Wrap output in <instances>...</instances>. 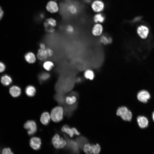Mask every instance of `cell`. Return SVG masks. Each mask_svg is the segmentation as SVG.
I'll return each mask as SVG.
<instances>
[{"instance_id": "1", "label": "cell", "mask_w": 154, "mask_h": 154, "mask_svg": "<svg viewBox=\"0 0 154 154\" xmlns=\"http://www.w3.org/2000/svg\"><path fill=\"white\" fill-rule=\"evenodd\" d=\"M116 115L119 116L123 120L130 121L132 117V114L127 107L121 106L118 107L116 112Z\"/></svg>"}, {"instance_id": "2", "label": "cell", "mask_w": 154, "mask_h": 154, "mask_svg": "<svg viewBox=\"0 0 154 154\" xmlns=\"http://www.w3.org/2000/svg\"><path fill=\"white\" fill-rule=\"evenodd\" d=\"M64 113V110L62 107H55L51 111L50 117L53 121L59 122L62 120Z\"/></svg>"}, {"instance_id": "3", "label": "cell", "mask_w": 154, "mask_h": 154, "mask_svg": "<svg viewBox=\"0 0 154 154\" xmlns=\"http://www.w3.org/2000/svg\"><path fill=\"white\" fill-rule=\"evenodd\" d=\"M52 143L54 147L57 149L62 148L67 144L66 140L58 133L55 134L52 137Z\"/></svg>"}, {"instance_id": "4", "label": "cell", "mask_w": 154, "mask_h": 154, "mask_svg": "<svg viewBox=\"0 0 154 154\" xmlns=\"http://www.w3.org/2000/svg\"><path fill=\"white\" fill-rule=\"evenodd\" d=\"M24 127L27 130V133L30 135L35 134L37 130V123L33 120H29L26 121L24 125Z\"/></svg>"}, {"instance_id": "5", "label": "cell", "mask_w": 154, "mask_h": 154, "mask_svg": "<svg viewBox=\"0 0 154 154\" xmlns=\"http://www.w3.org/2000/svg\"><path fill=\"white\" fill-rule=\"evenodd\" d=\"M64 135L66 139L68 148L73 154H78L79 147L76 141L69 139L66 134Z\"/></svg>"}, {"instance_id": "6", "label": "cell", "mask_w": 154, "mask_h": 154, "mask_svg": "<svg viewBox=\"0 0 154 154\" xmlns=\"http://www.w3.org/2000/svg\"><path fill=\"white\" fill-rule=\"evenodd\" d=\"M105 7L104 2L101 0H94L91 4L92 10L97 13L102 12L104 10Z\"/></svg>"}, {"instance_id": "7", "label": "cell", "mask_w": 154, "mask_h": 154, "mask_svg": "<svg viewBox=\"0 0 154 154\" xmlns=\"http://www.w3.org/2000/svg\"><path fill=\"white\" fill-rule=\"evenodd\" d=\"M30 145L31 147L35 150H39L40 148L41 141L40 139L37 137H31L29 141Z\"/></svg>"}, {"instance_id": "8", "label": "cell", "mask_w": 154, "mask_h": 154, "mask_svg": "<svg viewBox=\"0 0 154 154\" xmlns=\"http://www.w3.org/2000/svg\"><path fill=\"white\" fill-rule=\"evenodd\" d=\"M66 6V10L69 13L74 15L78 13L79 11V7L76 3L74 2L68 3Z\"/></svg>"}, {"instance_id": "9", "label": "cell", "mask_w": 154, "mask_h": 154, "mask_svg": "<svg viewBox=\"0 0 154 154\" xmlns=\"http://www.w3.org/2000/svg\"><path fill=\"white\" fill-rule=\"evenodd\" d=\"M137 32L138 35L141 38L145 39L148 35L149 32V29L146 26L141 25L137 27Z\"/></svg>"}, {"instance_id": "10", "label": "cell", "mask_w": 154, "mask_h": 154, "mask_svg": "<svg viewBox=\"0 0 154 154\" xmlns=\"http://www.w3.org/2000/svg\"><path fill=\"white\" fill-rule=\"evenodd\" d=\"M103 31V27L100 23H96L93 26L92 29V35L95 37L101 36Z\"/></svg>"}, {"instance_id": "11", "label": "cell", "mask_w": 154, "mask_h": 154, "mask_svg": "<svg viewBox=\"0 0 154 154\" xmlns=\"http://www.w3.org/2000/svg\"><path fill=\"white\" fill-rule=\"evenodd\" d=\"M46 8L47 10L51 13L57 12L59 10V7L56 2L53 1H50L47 3Z\"/></svg>"}, {"instance_id": "12", "label": "cell", "mask_w": 154, "mask_h": 154, "mask_svg": "<svg viewBox=\"0 0 154 154\" xmlns=\"http://www.w3.org/2000/svg\"><path fill=\"white\" fill-rule=\"evenodd\" d=\"M138 99L140 101L146 103L150 98L149 93L145 90H142L139 91L137 96Z\"/></svg>"}, {"instance_id": "13", "label": "cell", "mask_w": 154, "mask_h": 154, "mask_svg": "<svg viewBox=\"0 0 154 154\" xmlns=\"http://www.w3.org/2000/svg\"><path fill=\"white\" fill-rule=\"evenodd\" d=\"M9 92L11 95L13 97H17L20 95L21 93V89L19 86H13L9 89Z\"/></svg>"}, {"instance_id": "14", "label": "cell", "mask_w": 154, "mask_h": 154, "mask_svg": "<svg viewBox=\"0 0 154 154\" xmlns=\"http://www.w3.org/2000/svg\"><path fill=\"white\" fill-rule=\"evenodd\" d=\"M50 116L49 113L47 112H43L40 117V121L43 125H47L49 123L50 121Z\"/></svg>"}, {"instance_id": "15", "label": "cell", "mask_w": 154, "mask_h": 154, "mask_svg": "<svg viewBox=\"0 0 154 154\" xmlns=\"http://www.w3.org/2000/svg\"><path fill=\"white\" fill-rule=\"evenodd\" d=\"M77 98L74 92L71 93L70 96H67L65 98L66 103L68 105H73L76 103Z\"/></svg>"}, {"instance_id": "16", "label": "cell", "mask_w": 154, "mask_h": 154, "mask_svg": "<svg viewBox=\"0 0 154 154\" xmlns=\"http://www.w3.org/2000/svg\"><path fill=\"white\" fill-rule=\"evenodd\" d=\"M25 60L29 64H33L36 60V58L34 53L29 52L27 53L24 56Z\"/></svg>"}, {"instance_id": "17", "label": "cell", "mask_w": 154, "mask_h": 154, "mask_svg": "<svg viewBox=\"0 0 154 154\" xmlns=\"http://www.w3.org/2000/svg\"><path fill=\"white\" fill-rule=\"evenodd\" d=\"M25 92L27 96L32 97L35 95L36 90L35 86L32 85H29L26 87Z\"/></svg>"}, {"instance_id": "18", "label": "cell", "mask_w": 154, "mask_h": 154, "mask_svg": "<svg viewBox=\"0 0 154 154\" xmlns=\"http://www.w3.org/2000/svg\"><path fill=\"white\" fill-rule=\"evenodd\" d=\"M137 121L139 126L141 128L146 127L148 125V120L144 116H138L137 118Z\"/></svg>"}, {"instance_id": "19", "label": "cell", "mask_w": 154, "mask_h": 154, "mask_svg": "<svg viewBox=\"0 0 154 154\" xmlns=\"http://www.w3.org/2000/svg\"><path fill=\"white\" fill-rule=\"evenodd\" d=\"M54 100L60 105L64 106L66 104L65 97L63 94L57 93L54 96Z\"/></svg>"}, {"instance_id": "20", "label": "cell", "mask_w": 154, "mask_h": 154, "mask_svg": "<svg viewBox=\"0 0 154 154\" xmlns=\"http://www.w3.org/2000/svg\"><path fill=\"white\" fill-rule=\"evenodd\" d=\"M37 57L39 60L41 61L46 59L48 57L46 48L44 50L40 48L39 49L37 52Z\"/></svg>"}, {"instance_id": "21", "label": "cell", "mask_w": 154, "mask_h": 154, "mask_svg": "<svg viewBox=\"0 0 154 154\" xmlns=\"http://www.w3.org/2000/svg\"><path fill=\"white\" fill-rule=\"evenodd\" d=\"M84 76L86 79L89 80H92L94 78L95 74L92 70L87 69L84 71Z\"/></svg>"}, {"instance_id": "22", "label": "cell", "mask_w": 154, "mask_h": 154, "mask_svg": "<svg viewBox=\"0 0 154 154\" xmlns=\"http://www.w3.org/2000/svg\"><path fill=\"white\" fill-rule=\"evenodd\" d=\"M93 20L96 23H101L104 22L105 20V17L102 13H98L94 15Z\"/></svg>"}, {"instance_id": "23", "label": "cell", "mask_w": 154, "mask_h": 154, "mask_svg": "<svg viewBox=\"0 0 154 154\" xmlns=\"http://www.w3.org/2000/svg\"><path fill=\"white\" fill-rule=\"evenodd\" d=\"M61 131L68 135L71 137H73L74 135L72 128H71L67 125L65 124L63 125L61 128Z\"/></svg>"}, {"instance_id": "24", "label": "cell", "mask_w": 154, "mask_h": 154, "mask_svg": "<svg viewBox=\"0 0 154 154\" xmlns=\"http://www.w3.org/2000/svg\"><path fill=\"white\" fill-rule=\"evenodd\" d=\"M50 74L46 72L40 73L38 76V80L40 83H42L48 80L50 77Z\"/></svg>"}, {"instance_id": "25", "label": "cell", "mask_w": 154, "mask_h": 154, "mask_svg": "<svg viewBox=\"0 0 154 154\" xmlns=\"http://www.w3.org/2000/svg\"><path fill=\"white\" fill-rule=\"evenodd\" d=\"M1 81L3 85L5 86H7L11 83L12 79L9 76L5 75L1 77Z\"/></svg>"}, {"instance_id": "26", "label": "cell", "mask_w": 154, "mask_h": 154, "mask_svg": "<svg viewBox=\"0 0 154 154\" xmlns=\"http://www.w3.org/2000/svg\"><path fill=\"white\" fill-rule=\"evenodd\" d=\"M56 21L52 18L48 19L44 23V25L46 27H48L49 26L52 27H54L56 25Z\"/></svg>"}, {"instance_id": "27", "label": "cell", "mask_w": 154, "mask_h": 154, "mask_svg": "<svg viewBox=\"0 0 154 154\" xmlns=\"http://www.w3.org/2000/svg\"><path fill=\"white\" fill-rule=\"evenodd\" d=\"M42 66L46 70L50 71L54 67V64L51 61L47 60L43 63Z\"/></svg>"}, {"instance_id": "28", "label": "cell", "mask_w": 154, "mask_h": 154, "mask_svg": "<svg viewBox=\"0 0 154 154\" xmlns=\"http://www.w3.org/2000/svg\"><path fill=\"white\" fill-rule=\"evenodd\" d=\"M86 138L83 137H80L76 139V141L77 142L79 147L82 149L83 148L84 144H86L87 142Z\"/></svg>"}, {"instance_id": "29", "label": "cell", "mask_w": 154, "mask_h": 154, "mask_svg": "<svg viewBox=\"0 0 154 154\" xmlns=\"http://www.w3.org/2000/svg\"><path fill=\"white\" fill-rule=\"evenodd\" d=\"M100 41L102 43L106 45L111 43L112 39L110 37L106 35H103L101 37Z\"/></svg>"}, {"instance_id": "30", "label": "cell", "mask_w": 154, "mask_h": 154, "mask_svg": "<svg viewBox=\"0 0 154 154\" xmlns=\"http://www.w3.org/2000/svg\"><path fill=\"white\" fill-rule=\"evenodd\" d=\"M83 149L84 152L86 154H92V144L86 143L83 147Z\"/></svg>"}, {"instance_id": "31", "label": "cell", "mask_w": 154, "mask_h": 154, "mask_svg": "<svg viewBox=\"0 0 154 154\" xmlns=\"http://www.w3.org/2000/svg\"><path fill=\"white\" fill-rule=\"evenodd\" d=\"M101 150L100 145L97 143L96 145H92V154H98Z\"/></svg>"}, {"instance_id": "32", "label": "cell", "mask_w": 154, "mask_h": 154, "mask_svg": "<svg viewBox=\"0 0 154 154\" xmlns=\"http://www.w3.org/2000/svg\"><path fill=\"white\" fill-rule=\"evenodd\" d=\"M2 154H14V153L10 148H5L3 149Z\"/></svg>"}, {"instance_id": "33", "label": "cell", "mask_w": 154, "mask_h": 154, "mask_svg": "<svg viewBox=\"0 0 154 154\" xmlns=\"http://www.w3.org/2000/svg\"><path fill=\"white\" fill-rule=\"evenodd\" d=\"M66 31L68 33L71 34L74 32V29L72 26L68 25L66 27Z\"/></svg>"}, {"instance_id": "34", "label": "cell", "mask_w": 154, "mask_h": 154, "mask_svg": "<svg viewBox=\"0 0 154 154\" xmlns=\"http://www.w3.org/2000/svg\"><path fill=\"white\" fill-rule=\"evenodd\" d=\"M142 18V16H137L135 17L132 21V22L134 23L138 22L140 21Z\"/></svg>"}, {"instance_id": "35", "label": "cell", "mask_w": 154, "mask_h": 154, "mask_svg": "<svg viewBox=\"0 0 154 154\" xmlns=\"http://www.w3.org/2000/svg\"><path fill=\"white\" fill-rule=\"evenodd\" d=\"M72 129L74 133V135H79L80 134V133L78 130L75 127H72Z\"/></svg>"}, {"instance_id": "36", "label": "cell", "mask_w": 154, "mask_h": 154, "mask_svg": "<svg viewBox=\"0 0 154 154\" xmlns=\"http://www.w3.org/2000/svg\"><path fill=\"white\" fill-rule=\"evenodd\" d=\"M5 68L4 64L2 62H0V73L3 72Z\"/></svg>"}, {"instance_id": "37", "label": "cell", "mask_w": 154, "mask_h": 154, "mask_svg": "<svg viewBox=\"0 0 154 154\" xmlns=\"http://www.w3.org/2000/svg\"><path fill=\"white\" fill-rule=\"evenodd\" d=\"M46 50L48 57H50L53 55V52L51 49L50 48H47L46 49Z\"/></svg>"}, {"instance_id": "38", "label": "cell", "mask_w": 154, "mask_h": 154, "mask_svg": "<svg viewBox=\"0 0 154 154\" xmlns=\"http://www.w3.org/2000/svg\"><path fill=\"white\" fill-rule=\"evenodd\" d=\"M3 11L1 7L0 6V21L1 20L3 15Z\"/></svg>"}, {"instance_id": "39", "label": "cell", "mask_w": 154, "mask_h": 154, "mask_svg": "<svg viewBox=\"0 0 154 154\" xmlns=\"http://www.w3.org/2000/svg\"><path fill=\"white\" fill-rule=\"evenodd\" d=\"M39 46L41 49L44 50L46 49L45 45L43 43H40Z\"/></svg>"}, {"instance_id": "40", "label": "cell", "mask_w": 154, "mask_h": 154, "mask_svg": "<svg viewBox=\"0 0 154 154\" xmlns=\"http://www.w3.org/2000/svg\"><path fill=\"white\" fill-rule=\"evenodd\" d=\"M39 16L40 19H43L44 17V14L43 13H41L39 15Z\"/></svg>"}, {"instance_id": "41", "label": "cell", "mask_w": 154, "mask_h": 154, "mask_svg": "<svg viewBox=\"0 0 154 154\" xmlns=\"http://www.w3.org/2000/svg\"><path fill=\"white\" fill-rule=\"evenodd\" d=\"M54 29L52 28H51L48 29V31L50 33L53 32H54Z\"/></svg>"}, {"instance_id": "42", "label": "cell", "mask_w": 154, "mask_h": 154, "mask_svg": "<svg viewBox=\"0 0 154 154\" xmlns=\"http://www.w3.org/2000/svg\"><path fill=\"white\" fill-rule=\"evenodd\" d=\"M84 1L86 3H90L91 1V0H84Z\"/></svg>"}, {"instance_id": "43", "label": "cell", "mask_w": 154, "mask_h": 154, "mask_svg": "<svg viewBox=\"0 0 154 154\" xmlns=\"http://www.w3.org/2000/svg\"><path fill=\"white\" fill-rule=\"evenodd\" d=\"M81 80L80 78H78L76 80L77 82H81Z\"/></svg>"}, {"instance_id": "44", "label": "cell", "mask_w": 154, "mask_h": 154, "mask_svg": "<svg viewBox=\"0 0 154 154\" xmlns=\"http://www.w3.org/2000/svg\"><path fill=\"white\" fill-rule=\"evenodd\" d=\"M152 117H153V119L154 121V112H153L152 114Z\"/></svg>"}, {"instance_id": "45", "label": "cell", "mask_w": 154, "mask_h": 154, "mask_svg": "<svg viewBox=\"0 0 154 154\" xmlns=\"http://www.w3.org/2000/svg\"></svg>"}]
</instances>
